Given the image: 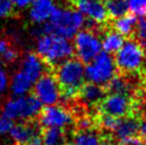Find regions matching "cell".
<instances>
[{
  "mask_svg": "<svg viewBox=\"0 0 146 145\" xmlns=\"http://www.w3.org/2000/svg\"><path fill=\"white\" fill-rule=\"evenodd\" d=\"M35 50L49 66H57L74 55V46L68 39L50 32H42L37 36Z\"/></svg>",
  "mask_w": 146,
  "mask_h": 145,
  "instance_id": "cell-1",
  "label": "cell"
},
{
  "mask_svg": "<svg viewBox=\"0 0 146 145\" xmlns=\"http://www.w3.org/2000/svg\"><path fill=\"white\" fill-rule=\"evenodd\" d=\"M84 23V17L76 9L57 7L42 32L54 33L69 40L83 28Z\"/></svg>",
  "mask_w": 146,
  "mask_h": 145,
  "instance_id": "cell-2",
  "label": "cell"
},
{
  "mask_svg": "<svg viewBox=\"0 0 146 145\" xmlns=\"http://www.w3.org/2000/svg\"><path fill=\"white\" fill-rule=\"evenodd\" d=\"M84 63L79 59L68 58L57 65L56 79L61 88L62 96L69 97L76 95L84 83Z\"/></svg>",
  "mask_w": 146,
  "mask_h": 145,
  "instance_id": "cell-3",
  "label": "cell"
},
{
  "mask_svg": "<svg viewBox=\"0 0 146 145\" xmlns=\"http://www.w3.org/2000/svg\"><path fill=\"white\" fill-rule=\"evenodd\" d=\"M43 105L34 95L14 96L2 106V116L14 121H32L38 116Z\"/></svg>",
  "mask_w": 146,
  "mask_h": 145,
  "instance_id": "cell-4",
  "label": "cell"
},
{
  "mask_svg": "<svg viewBox=\"0 0 146 145\" xmlns=\"http://www.w3.org/2000/svg\"><path fill=\"white\" fill-rule=\"evenodd\" d=\"M144 47L138 41H125L121 48L115 53L114 62L116 69L119 72L130 74L135 72L142 69L145 62Z\"/></svg>",
  "mask_w": 146,
  "mask_h": 145,
  "instance_id": "cell-5",
  "label": "cell"
},
{
  "mask_svg": "<svg viewBox=\"0 0 146 145\" xmlns=\"http://www.w3.org/2000/svg\"><path fill=\"white\" fill-rule=\"evenodd\" d=\"M84 69L85 80L95 84L106 86L116 74V65L114 58L108 53L102 51L93 60L86 63Z\"/></svg>",
  "mask_w": 146,
  "mask_h": 145,
  "instance_id": "cell-6",
  "label": "cell"
},
{
  "mask_svg": "<svg viewBox=\"0 0 146 145\" xmlns=\"http://www.w3.org/2000/svg\"><path fill=\"white\" fill-rule=\"evenodd\" d=\"M74 53L83 63H89L102 51V39L90 29H81L74 36Z\"/></svg>",
  "mask_w": 146,
  "mask_h": 145,
  "instance_id": "cell-7",
  "label": "cell"
},
{
  "mask_svg": "<svg viewBox=\"0 0 146 145\" xmlns=\"http://www.w3.org/2000/svg\"><path fill=\"white\" fill-rule=\"evenodd\" d=\"M33 95L43 106L57 105L62 97L61 88L56 77L44 72L32 86Z\"/></svg>",
  "mask_w": 146,
  "mask_h": 145,
  "instance_id": "cell-8",
  "label": "cell"
},
{
  "mask_svg": "<svg viewBox=\"0 0 146 145\" xmlns=\"http://www.w3.org/2000/svg\"><path fill=\"white\" fill-rule=\"evenodd\" d=\"M72 114L61 106H44L38 114V124L42 128L57 127L66 129L73 124Z\"/></svg>",
  "mask_w": 146,
  "mask_h": 145,
  "instance_id": "cell-9",
  "label": "cell"
},
{
  "mask_svg": "<svg viewBox=\"0 0 146 145\" xmlns=\"http://www.w3.org/2000/svg\"><path fill=\"white\" fill-rule=\"evenodd\" d=\"M132 108V101L128 94L110 93L99 102V109L102 114L113 117H124L129 115Z\"/></svg>",
  "mask_w": 146,
  "mask_h": 145,
  "instance_id": "cell-10",
  "label": "cell"
},
{
  "mask_svg": "<svg viewBox=\"0 0 146 145\" xmlns=\"http://www.w3.org/2000/svg\"><path fill=\"white\" fill-rule=\"evenodd\" d=\"M75 7L84 19L92 24L102 25L108 18V12L102 0H75Z\"/></svg>",
  "mask_w": 146,
  "mask_h": 145,
  "instance_id": "cell-11",
  "label": "cell"
},
{
  "mask_svg": "<svg viewBox=\"0 0 146 145\" xmlns=\"http://www.w3.org/2000/svg\"><path fill=\"white\" fill-rule=\"evenodd\" d=\"M28 16L33 24H46L57 8L54 0H32L28 7Z\"/></svg>",
  "mask_w": 146,
  "mask_h": 145,
  "instance_id": "cell-12",
  "label": "cell"
},
{
  "mask_svg": "<svg viewBox=\"0 0 146 145\" xmlns=\"http://www.w3.org/2000/svg\"><path fill=\"white\" fill-rule=\"evenodd\" d=\"M114 138L121 144L134 136H140V121L133 116L118 117L115 127L112 130Z\"/></svg>",
  "mask_w": 146,
  "mask_h": 145,
  "instance_id": "cell-13",
  "label": "cell"
},
{
  "mask_svg": "<svg viewBox=\"0 0 146 145\" xmlns=\"http://www.w3.org/2000/svg\"><path fill=\"white\" fill-rule=\"evenodd\" d=\"M45 64L46 63L37 53H29L21 60V71H23L33 82H35L46 71Z\"/></svg>",
  "mask_w": 146,
  "mask_h": 145,
  "instance_id": "cell-14",
  "label": "cell"
},
{
  "mask_svg": "<svg viewBox=\"0 0 146 145\" xmlns=\"http://www.w3.org/2000/svg\"><path fill=\"white\" fill-rule=\"evenodd\" d=\"M9 133L15 145H21L34 136H37L40 133V129L38 126L33 124L31 121H23L21 123L14 124Z\"/></svg>",
  "mask_w": 146,
  "mask_h": 145,
  "instance_id": "cell-15",
  "label": "cell"
},
{
  "mask_svg": "<svg viewBox=\"0 0 146 145\" xmlns=\"http://www.w3.org/2000/svg\"><path fill=\"white\" fill-rule=\"evenodd\" d=\"M106 91L102 85H98L92 82H88L86 84L81 85L77 95L79 99L85 106H95L99 104L104 99Z\"/></svg>",
  "mask_w": 146,
  "mask_h": 145,
  "instance_id": "cell-16",
  "label": "cell"
},
{
  "mask_svg": "<svg viewBox=\"0 0 146 145\" xmlns=\"http://www.w3.org/2000/svg\"><path fill=\"white\" fill-rule=\"evenodd\" d=\"M33 84L34 82L23 71H19L15 72L10 79L9 86L13 96H23L29 94V92L32 90Z\"/></svg>",
  "mask_w": 146,
  "mask_h": 145,
  "instance_id": "cell-17",
  "label": "cell"
},
{
  "mask_svg": "<svg viewBox=\"0 0 146 145\" xmlns=\"http://www.w3.org/2000/svg\"><path fill=\"white\" fill-rule=\"evenodd\" d=\"M74 145H105L104 138L96 132L95 130L90 128L80 129L78 132L74 134Z\"/></svg>",
  "mask_w": 146,
  "mask_h": 145,
  "instance_id": "cell-18",
  "label": "cell"
},
{
  "mask_svg": "<svg viewBox=\"0 0 146 145\" xmlns=\"http://www.w3.org/2000/svg\"><path fill=\"white\" fill-rule=\"evenodd\" d=\"M124 35H122L116 30H110L104 34L102 39V47L105 53L110 55L115 53L124 44Z\"/></svg>",
  "mask_w": 146,
  "mask_h": 145,
  "instance_id": "cell-19",
  "label": "cell"
},
{
  "mask_svg": "<svg viewBox=\"0 0 146 145\" xmlns=\"http://www.w3.org/2000/svg\"><path fill=\"white\" fill-rule=\"evenodd\" d=\"M137 24V18L132 14H124L118 17H115L114 20V30H116L122 35L127 36L133 33L134 27Z\"/></svg>",
  "mask_w": 146,
  "mask_h": 145,
  "instance_id": "cell-20",
  "label": "cell"
},
{
  "mask_svg": "<svg viewBox=\"0 0 146 145\" xmlns=\"http://www.w3.org/2000/svg\"><path fill=\"white\" fill-rule=\"evenodd\" d=\"M42 140L44 145H65V129L57 127L44 128V131L42 132Z\"/></svg>",
  "mask_w": 146,
  "mask_h": 145,
  "instance_id": "cell-21",
  "label": "cell"
},
{
  "mask_svg": "<svg viewBox=\"0 0 146 145\" xmlns=\"http://www.w3.org/2000/svg\"><path fill=\"white\" fill-rule=\"evenodd\" d=\"M18 58L17 50L7 39H0V63L11 64Z\"/></svg>",
  "mask_w": 146,
  "mask_h": 145,
  "instance_id": "cell-22",
  "label": "cell"
},
{
  "mask_svg": "<svg viewBox=\"0 0 146 145\" xmlns=\"http://www.w3.org/2000/svg\"><path fill=\"white\" fill-rule=\"evenodd\" d=\"M106 89L109 93H119V94H128L129 95L131 86L127 79L119 76H114L106 84Z\"/></svg>",
  "mask_w": 146,
  "mask_h": 145,
  "instance_id": "cell-23",
  "label": "cell"
},
{
  "mask_svg": "<svg viewBox=\"0 0 146 145\" xmlns=\"http://www.w3.org/2000/svg\"><path fill=\"white\" fill-rule=\"evenodd\" d=\"M105 5L108 15L112 17H118L128 12L127 0H105Z\"/></svg>",
  "mask_w": 146,
  "mask_h": 145,
  "instance_id": "cell-24",
  "label": "cell"
},
{
  "mask_svg": "<svg viewBox=\"0 0 146 145\" xmlns=\"http://www.w3.org/2000/svg\"><path fill=\"white\" fill-rule=\"evenodd\" d=\"M128 11L132 15L142 17L146 15V0H127Z\"/></svg>",
  "mask_w": 146,
  "mask_h": 145,
  "instance_id": "cell-25",
  "label": "cell"
},
{
  "mask_svg": "<svg viewBox=\"0 0 146 145\" xmlns=\"http://www.w3.org/2000/svg\"><path fill=\"white\" fill-rule=\"evenodd\" d=\"M133 33L135 35V39L143 47L146 46V19L141 18L137 20V24L134 27Z\"/></svg>",
  "mask_w": 146,
  "mask_h": 145,
  "instance_id": "cell-26",
  "label": "cell"
},
{
  "mask_svg": "<svg viewBox=\"0 0 146 145\" xmlns=\"http://www.w3.org/2000/svg\"><path fill=\"white\" fill-rule=\"evenodd\" d=\"M14 5L10 0H0V18L10 16L13 12Z\"/></svg>",
  "mask_w": 146,
  "mask_h": 145,
  "instance_id": "cell-27",
  "label": "cell"
},
{
  "mask_svg": "<svg viewBox=\"0 0 146 145\" xmlns=\"http://www.w3.org/2000/svg\"><path fill=\"white\" fill-rule=\"evenodd\" d=\"M9 83H10V78H9L8 72L0 66V95L8 90Z\"/></svg>",
  "mask_w": 146,
  "mask_h": 145,
  "instance_id": "cell-28",
  "label": "cell"
},
{
  "mask_svg": "<svg viewBox=\"0 0 146 145\" xmlns=\"http://www.w3.org/2000/svg\"><path fill=\"white\" fill-rule=\"evenodd\" d=\"M13 3V5L17 9H26L28 8L32 0H10Z\"/></svg>",
  "mask_w": 146,
  "mask_h": 145,
  "instance_id": "cell-29",
  "label": "cell"
},
{
  "mask_svg": "<svg viewBox=\"0 0 146 145\" xmlns=\"http://www.w3.org/2000/svg\"><path fill=\"white\" fill-rule=\"evenodd\" d=\"M140 137L142 139L143 145H146V116L142 123H140Z\"/></svg>",
  "mask_w": 146,
  "mask_h": 145,
  "instance_id": "cell-30",
  "label": "cell"
},
{
  "mask_svg": "<svg viewBox=\"0 0 146 145\" xmlns=\"http://www.w3.org/2000/svg\"><path fill=\"white\" fill-rule=\"evenodd\" d=\"M21 145H44V143H43V140H42V137L41 136H34V137L32 138V139H30L29 141L25 142L24 144Z\"/></svg>",
  "mask_w": 146,
  "mask_h": 145,
  "instance_id": "cell-31",
  "label": "cell"
},
{
  "mask_svg": "<svg viewBox=\"0 0 146 145\" xmlns=\"http://www.w3.org/2000/svg\"><path fill=\"white\" fill-rule=\"evenodd\" d=\"M0 133H2V118L0 117Z\"/></svg>",
  "mask_w": 146,
  "mask_h": 145,
  "instance_id": "cell-32",
  "label": "cell"
},
{
  "mask_svg": "<svg viewBox=\"0 0 146 145\" xmlns=\"http://www.w3.org/2000/svg\"><path fill=\"white\" fill-rule=\"evenodd\" d=\"M145 58H146V57H145Z\"/></svg>",
  "mask_w": 146,
  "mask_h": 145,
  "instance_id": "cell-33",
  "label": "cell"
}]
</instances>
